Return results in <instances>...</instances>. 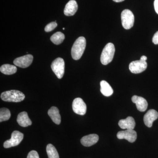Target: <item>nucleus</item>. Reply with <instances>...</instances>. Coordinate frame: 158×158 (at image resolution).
<instances>
[{"instance_id":"1","label":"nucleus","mask_w":158,"mask_h":158,"mask_svg":"<svg viewBox=\"0 0 158 158\" xmlns=\"http://www.w3.org/2000/svg\"><path fill=\"white\" fill-rule=\"evenodd\" d=\"M86 46V40L85 37H78L75 41L72 48L71 55L73 59L76 60L81 59L84 54Z\"/></svg>"},{"instance_id":"2","label":"nucleus","mask_w":158,"mask_h":158,"mask_svg":"<svg viewBox=\"0 0 158 158\" xmlns=\"http://www.w3.org/2000/svg\"><path fill=\"white\" fill-rule=\"evenodd\" d=\"M1 98L4 101L19 102L23 100L25 96L19 90H10L2 93Z\"/></svg>"},{"instance_id":"3","label":"nucleus","mask_w":158,"mask_h":158,"mask_svg":"<svg viewBox=\"0 0 158 158\" xmlns=\"http://www.w3.org/2000/svg\"><path fill=\"white\" fill-rule=\"evenodd\" d=\"M115 48L114 44L111 43L107 44L102 52L101 62L104 65H106L112 62L115 54Z\"/></svg>"},{"instance_id":"4","label":"nucleus","mask_w":158,"mask_h":158,"mask_svg":"<svg viewBox=\"0 0 158 158\" xmlns=\"http://www.w3.org/2000/svg\"><path fill=\"white\" fill-rule=\"evenodd\" d=\"M121 19L122 24L125 29L129 30L132 27L135 22V17L131 10H123L121 13Z\"/></svg>"},{"instance_id":"5","label":"nucleus","mask_w":158,"mask_h":158,"mask_svg":"<svg viewBox=\"0 0 158 158\" xmlns=\"http://www.w3.org/2000/svg\"><path fill=\"white\" fill-rule=\"evenodd\" d=\"M52 70L57 77L62 79L65 73V62L61 58H58L53 61L51 65Z\"/></svg>"},{"instance_id":"6","label":"nucleus","mask_w":158,"mask_h":158,"mask_svg":"<svg viewBox=\"0 0 158 158\" xmlns=\"http://www.w3.org/2000/svg\"><path fill=\"white\" fill-rule=\"evenodd\" d=\"M23 137V133L19 131H14L11 134V139L7 140L4 142V148H7L17 146L22 141Z\"/></svg>"},{"instance_id":"7","label":"nucleus","mask_w":158,"mask_h":158,"mask_svg":"<svg viewBox=\"0 0 158 158\" xmlns=\"http://www.w3.org/2000/svg\"><path fill=\"white\" fill-rule=\"evenodd\" d=\"M72 108L75 113L81 116L85 115L87 112V106L83 100L80 98H77L74 100Z\"/></svg>"},{"instance_id":"8","label":"nucleus","mask_w":158,"mask_h":158,"mask_svg":"<svg viewBox=\"0 0 158 158\" xmlns=\"http://www.w3.org/2000/svg\"><path fill=\"white\" fill-rule=\"evenodd\" d=\"M147 63L146 61L141 60L133 61L130 63L129 69L133 73L138 74L141 73L147 69Z\"/></svg>"},{"instance_id":"9","label":"nucleus","mask_w":158,"mask_h":158,"mask_svg":"<svg viewBox=\"0 0 158 158\" xmlns=\"http://www.w3.org/2000/svg\"><path fill=\"white\" fill-rule=\"evenodd\" d=\"M33 59L34 57L32 55H27L16 58L15 59L13 63L15 65L21 68H27L32 64Z\"/></svg>"},{"instance_id":"10","label":"nucleus","mask_w":158,"mask_h":158,"mask_svg":"<svg viewBox=\"0 0 158 158\" xmlns=\"http://www.w3.org/2000/svg\"><path fill=\"white\" fill-rule=\"evenodd\" d=\"M118 139H125L129 142L133 143L136 141L137 138V133L134 130H126L125 131H120L117 134Z\"/></svg>"},{"instance_id":"11","label":"nucleus","mask_w":158,"mask_h":158,"mask_svg":"<svg viewBox=\"0 0 158 158\" xmlns=\"http://www.w3.org/2000/svg\"><path fill=\"white\" fill-rule=\"evenodd\" d=\"M158 118V112L154 110H150L144 116V124L147 127H151L153 122L157 119Z\"/></svg>"},{"instance_id":"12","label":"nucleus","mask_w":158,"mask_h":158,"mask_svg":"<svg viewBox=\"0 0 158 158\" xmlns=\"http://www.w3.org/2000/svg\"><path fill=\"white\" fill-rule=\"evenodd\" d=\"M132 101L135 104L138 111L144 112L148 108V102L146 100L141 97L134 95L131 98Z\"/></svg>"},{"instance_id":"13","label":"nucleus","mask_w":158,"mask_h":158,"mask_svg":"<svg viewBox=\"0 0 158 158\" xmlns=\"http://www.w3.org/2000/svg\"><path fill=\"white\" fill-rule=\"evenodd\" d=\"M118 126L122 129L134 130L136 123L135 119L131 116H128L126 119H121L118 122Z\"/></svg>"},{"instance_id":"14","label":"nucleus","mask_w":158,"mask_h":158,"mask_svg":"<svg viewBox=\"0 0 158 158\" xmlns=\"http://www.w3.org/2000/svg\"><path fill=\"white\" fill-rule=\"evenodd\" d=\"M99 140V137L96 134H90L84 136L81 139V143L85 147H90L96 144Z\"/></svg>"},{"instance_id":"15","label":"nucleus","mask_w":158,"mask_h":158,"mask_svg":"<svg viewBox=\"0 0 158 158\" xmlns=\"http://www.w3.org/2000/svg\"><path fill=\"white\" fill-rule=\"evenodd\" d=\"M78 5L76 1L70 0L66 4L64 10V14L66 16H72L77 11Z\"/></svg>"},{"instance_id":"16","label":"nucleus","mask_w":158,"mask_h":158,"mask_svg":"<svg viewBox=\"0 0 158 158\" xmlns=\"http://www.w3.org/2000/svg\"><path fill=\"white\" fill-rule=\"evenodd\" d=\"M17 122L20 126L27 127L32 124V121L29 118L27 113L26 112H21L18 115Z\"/></svg>"},{"instance_id":"17","label":"nucleus","mask_w":158,"mask_h":158,"mask_svg":"<svg viewBox=\"0 0 158 158\" xmlns=\"http://www.w3.org/2000/svg\"><path fill=\"white\" fill-rule=\"evenodd\" d=\"M48 115L56 124L59 125L61 123V116L59 114V109L55 106L52 107L49 110Z\"/></svg>"},{"instance_id":"18","label":"nucleus","mask_w":158,"mask_h":158,"mask_svg":"<svg viewBox=\"0 0 158 158\" xmlns=\"http://www.w3.org/2000/svg\"><path fill=\"white\" fill-rule=\"evenodd\" d=\"M100 91L103 95L105 96L109 97L113 94V88L107 82L105 81H102L100 82Z\"/></svg>"},{"instance_id":"19","label":"nucleus","mask_w":158,"mask_h":158,"mask_svg":"<svg viewBox=\"0 0 158 158\" xmlns=\"http://www.w3.org/2000/svg\"><path fill=\"white\" fill-rule=\"evenodd\" d=\"M0 71L4 74L11 75L17 72V68L15 65L4 64L1 66Z\"/></svg>"},{"instance_id":"20","label":"nucleus","mask_w":158,"mask_h":158,"mask_svg":"<svg viewBox=\"0 0 158 158\" xmlns=\"http://www.w3.org/2000/svg\"><path fill=\"white\" fill-rule=\"evenodd\" d=\"M65 38V35L63 33L58 32L52 35L51 37L50 40L54 44L59 45L63 42Z\"/></svg>"},{"instance_id":"21","label":"nucleus","mask_w":158,"mask_h":158,"mask_svg":"<svg viewBox=\"0 0 158 158\" xmlns=\"http://www.w3.org/2000/svg\"><path fill=\"white\" fill-rule=\"evenodd\" d=\"M46 151L48 158H59L58 152L52 144H48L46 147Z\"/></svg>"},{"instance_id":"22","label":"nucleus","mask_w":158,"mask_h":158,"mask_svg":"<svg viewBox=\"0 0 158 158\" xmlns=\"http://www.w3.org/2000/svg\"><path fill=\"white\" fill-rule=\"evenodd\" d=\"M11 117V113L9 109L3 108L0 110V122L7 121Z\"/></svg>"},{"instance_id":"23","label":"nucleus","mask_w":158,"mask_h":158,"mask_svg":"<svg viewBox=\"0 0 158 158\" xmlns=\"http://www.w3.org/2000/svg\"><path fill=\"white\" fill-rule=\"evenodd\" d=\"M57 25L58 24L56 22H53L49 23L46 26L44 30L47 32H50L56 27Z\"/></svg>"},{"instance_id":"24","label":"nucleus","mask_w":158,"mask_h":158,"mask_svg":"<svg viewBox=\"0 0 158 158\" xmlns=\"http://www.w3.org/2000/svg\"><path fill=\"white\" fill-rule=\"evenodd\" d=\"M27 158H40L38 153L36 151H31L28 154Z\"/></svg>"},{"instance_id":"25","label":"nucleus","mask_w":158,"mask_h":158,"mask_svg":"<svg viewBox=\"0 0 158 158\" xmlns=\"http://www.w3.org/2000/svg\"><path fill=\"white\" fill-rule=\"evenodd\" d=\"M152 42L155 44H158V31L156 32L152 38Z\"/></svg>"},{"instance_id":"26","label":"nucleus","mask_w":158,"mask_h":158,"mask_svg":"<svg viewBox=\"0 0 158 158\" xmlns=\"http://www.w3.org/2000/svg\"><path fill=\"white\" fill-rule=\"evenodd\" d=\"M154 5L156 12L158 14V0H155Z\"/></svg>"},{"instance_id":"27","label":"nucleus","mask_w":158,"mask_h":158,"mask_svg":"<svg viewBox=\"0 0 158 158\" xmlns=\"http://www.w3.org/2000/svg\"><path fill=\"white\" fill-rule=\"evenodd\" d=\"M147 59V57L144 56H142L141 57V59H140V60H142V61H146Z\"/></svg>"},{"instance_id":"28","label":"nucleus","mask_w":158,"mask_h":158,"mask_svg":"<svg viewBox=\"0 0 158 158\" xmlns=\"http://www.w3.org/2000/svg\"><path fill=\"white\" fill-rule=\"evenodd\" d=\"M114 2H123L124 0H113Z\"/></svg>"},{"instance_id":"29","label":"nucleus","mask_w":158,"mask_h":158,"mask_svg":"<svg viewBox=\"0 0 158 158\" xmlns=\"http://www.w3.org/2000/svg\"><path fill=\"white\" fill-rule=\"evenodd\" d=\"M63 30H65V28H63Z\"/></svg>"}]
</instances>
